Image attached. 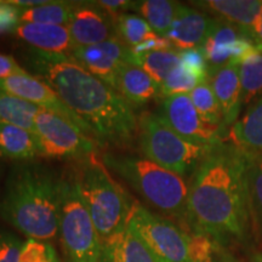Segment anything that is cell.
I'll use <instances>...</instances> for the list:
<instances>
[{
	"mask_svg": "<svg viewBox=\"0 0 262 262\" xmlns=\"http://www.w3.org/2000/svg\"><path fill=\"white\" fill-rule=\"evenodd\" d=\"M28 66L72 112L89 126L101 145L125 146L137 137L134 108L112 86L86 71L72 55L29 51Z\"/></svg>",
	"mask_w": 262,
	"mask_h": 262,
	"instance_id": "obj_1",
	"label": "cell"
},
{
	"mask_svg": "<svg viewBox=\"0 0 262 262\" xmlns=\"http://www.w3.org/2000/svg\"><path fill=\"white\" fill-rule=\"evenodd\" d=\"M250 157L237 148L217 147L193 175L188 195V224L221 244L242 241L248 232L247 169Z\"/></svg>",
	"mask_w": 262,
	"mask_h": 262,
	"instance_id": "obj_2",
	"label": "cell"
},
{
	"mask_svg": "<svg viewBox=\"0 0 262 262\" xmlns=\"http://www.w3.org/2000/svg\"><path fill=\"white\" fill-rule=\"evenodd\" d=\"M64 178L41 164H21L10 172L0 198V217L28 239L58 235Z\"/></svg>",
	"mask_w": 262,
	"mask_h": 262,
	"instance_id": "obj_3",
	"label": "cell"
},
{
	"mask_svg": "<svg viewBox=\"0 0 262 262\" xmlns=\"http://www.w3.org/2000/svg\"><path fill=\"white\" fill-rule=\"evenodd\" d=\"M102 162L163 214L188 222L189 187L181 176L142 157L106 153Z\"/></svg>",
	"mask_w": 262,
	"mask_h": 262,
	"instance_id": "obj_4",
	"label": "cell"
},
{
	"mask_svg": "<svg viewBox=\"0 0 262 262\" xmlns=\"http://www.w3.org/2000/svg\"><path fill=\"white\" fill-rule=\"evenodd\" d=\"M74 178L101 241L125 227L135 202L114 181L102 160L95 153L84 158Z\"/></svg>",
	"mask_w": 262,
	"mask_h": 262,
	"instance_id": "obj_5",
	"label": "cell"
},
{
	"mask_svg": "<svg viewBox=\"0 0 262 262\" xmlns=\"http://www.w3.org/2000/svg\"><path fill=\"white\" fill-rule=\"evenodd\" d=\"M137 140L145 158L181 178L192 175L215 148L189 142L159 117L143 112L137 117Z\"/></svg>",
	"mask_w": 262,
	"mask_h": 262,
	"instance_id": "obj_6",
	"label": "cell"
},
{
	"mask_svg": "<svg viewBox=\"0 0 262 262\" xmlns=\"http://www.w3.org/2000/svg\"><path fill=\"white\" fill-rule=\"evenodd\" d=\"M58 237L70 262H101L102 241L74 176L63 182Z\"/></svg>",
	"mask_w": 262,
	"mask_h": 262,
	"instance_id": "obj_7",
	"label": "cell"
},
{
	"mask_svg": "<svg viewBox=\"0 0 262 262\" xmlns=\"http://www.w3.org/2000/svg\"><path fill=\"white\" fill-rule=\"evenodd\" d=\"M39 156L47 158H86L95 153L96 141L70 120L47 110L39 111L34 122Z\"/></svg>",
	"mask_w": 262,
	"mask_h": 262,
	"instance_id": "obj_8",
	"label": "cell"
},
{
	"mask_svg": "<svg viewBox=\"0 0 262 262\" xmlns=\"http://www.w3.org/2000/svg\"><path fill=\"white\" fill-rule=\"evenodd\" d=\"M126 226L139 234L164 262H188V234L172 221L135 202Z\"/></svg>",
	"mask_w": 262,
	"mask_h": 262,
	"instance_id": "obj_9",
	"label": "cell"
},
{
	"mask_svg": "<svg viewBox=\"0 0 262 262\" xmlns=\"http://www.w3.org/2000/svg\"><path fill=\"white\" fill-rule=\"evenodd\" d=\"M159 117L168 126L189 142L211 148L222 146V126L212 125L203 119L188 94L165 97Z\"/></svg>",
	"mask_w": 262,
	"mask_h": 262,
	"instance_id": "obj_10",
	"label": "cell"
},
{
	"mask_svg": "<svg viewBox=\"0 0 262 262\" xmlns=\"http://www.w3.org/2000/svg\"><path fill=\"white\" fill-rule=\"evenodd\" d=\"M0 90L19 98H24L28 102L37 104L42 110H47L49 112H52L70 120L71 123L80 127L88 136H90L94 140L89 126L66 106L63 101L47 83H44L34 75L27 73L2 79L0 80Z\"/></svg>",
	"mask_w": 262,
	"mask_h": 262,
	"instance_id": "obj_11",
	"label": "cell"
},
{
	"mask_svg": "<svg viewBox=\"0 0 262 262\" xmlns=\"http://www.w3.org/2000/svg\"><path fill=\"white\" fill-rule=\"evenodd\" d=\"M72 56L86 71L117 90V77L120 68L130 63L131 49L119 38L90 47H75Z\"/></svg>",
	"mask_w": 262,
	"mask_h": 262,
	"instance_id": "obj_12",
	"label": "cell"
},
{
	"mask_svg": "<svg viewBox=\"0 0 262 262\" xmlns=\"http://www.w3.org/2000/svg\"><path fill=\"white\" fill-rule=\"evenodd\" d=\"M67 27L75 47H90L118 38L116 21L97 2L74 3Z\"/></svg>",
	"mask_w": 262,
	"mask_h": 262,
	"instance_id": "obj_13",
	"label": "cell"
},
{
	"mask_svg": "<svg viewBox=\"0 0 262 262\" xmlns=\"http://www.w3.org/2000/svg\"><path fill=\"white\" fill-rule=\"evenodd\" d=\"M254 47V42L245 37L241 29L227 21L216 18L214 27L202 49L208 62L209 72H211L229 62L238 63Z\"/></svg>",
	"mask_w": 262,
	"mask_h": 262,
	"instance_id": "obj_14",
	"label": "cell"
},
{
	"mask_svg": "<svg viewBox=\"0 0 262 262\" xmlns=\"http://www.w3.org/2000/svg\"><path fill=\"white\" fill-rule=\"evenodd\" d=\"M215 21L216 18L209 17L198 10L179 4L166 38L180 50L202 48L214 27Z\"/></svg>",
	"mask_w": 262,
	"mask_h": 262,
	"instance_id": "obj_15",
	"label": "cell"
},
{
	"mask_svg": "<svg viewBox=\"0 0 262 262\" xmlns=\"http://www.w3.org/2000/svg\"><path fill=\"white\" fill-rule=\"evenodd\" d=\"M14 34L28 44L33 50L47 54L72 55L75 48L67 26L21 22Z\"/></svg>",
	"mask_w": 262,
	"mask_h": 262,
	"instance_id": "obj_16",
	"label": "cell"
},
{
	"mask_svg": "<svg viewBox=\"0 0 262 262\" xmlns=\"http://www.w3.org/2000/svg\"><path fill=\"white\" fill-rule=\"evenodd\" d=\"M212 91L220 104L224 126L237 122L242 106V88L239 80V64L229 62L217 70L209 72Z\"/></svg>",
	"mask_w": 262,
	"mask_h": 262,
	"instance_id": "obj_17",
	"label": "cell"
},
{
	"mask_svg": "<svg viewBox=\"0 0 262 262\" xmlns=\"http://www.w3.org/2000/svg\"><path fill=\"white\" fill-rule=\"evenodd\" d=\"M101 262H164L130 227L102 242Z\"/></svg>",
	"mask_w": 262,
	"mask_h": 262,
	"instance_id": "obj_18",
	"label": "cell"
},
{
	"mask_svg": "<svg viewBox=\"0 0 262 262\" xmlns=\"http://www.w3.org/2000/svg\"><path fill=\"white\" fill-rule=\"evenodd\" d=\"M193 4L219 15L224 21L241 29L250 40L254 25L262 8L261 0H204Z\"/></svg>",
	"mask_w": 262,
	"mask_h": 262,
	"instance_id": "obj_19",
	"label": "cell"
},
{
	"mask_svg": "<svg viewBox=\"0 0 262 262\" xmlns=\"http://www.w3.org/2000/svg\"><path fill=\"white\" fill-rule=\"evenodd\" d=\"M234 148L249 157H262V96L254 101L229 133Z\"/></svg>",
	"mask_w": 262,
	"mask_h": 262,
	"instance_id": "obj_20",
	"label": "cell"
},
{
	"mask_svg": "<svg viewBox=\"0 0 262 262\" xmlns=\"http://www.w3.org/2000/svg\"><path fill=\"white\" fill-rule=\"evenodd\" d=\"M117 91L131 106H142L160 96V85L140 67L125 63L118 73Z\"/></svg>",
	"mask_w": 262,
	"mask_h": 262,
	"instance_id": "obj_21",
	"label": "cell"
},
{
	"mask_svg": "<svg viewBox=\"0 0 262 262\" xmlns=\"http://www.w3.org/2000/svg\"><path fill=\"white\" fill-rule=\"evenodd\" d=\"M0 156L9 159H32L39 156L37 137L11 124L0 123Z\"/></svg>",
	"mask_w": 262,
	"mask_h": 262,
	"instance_id": "obj_22",
	"label": "cell"
},
{
	"mask_svg": "<svg viewBox=\"0 0 262 262\" xmlns=\"http://www.w3.org/2000/svg\"><path fill=\"white\" fill-rule=\"evenodd\" d=\"M40 110L37 104L0 90V123L11 124L34 134L35 117Z\"/></svg>",
	"mask_w": 262,
	"mask_h": 262,
	"instance_id": "obj_23",
	"label": "cell"
},
{
	"mask_svg": "<svg viewBox=\"0 0 262 262\" xmlns=\"http://www.w3.org/2000/svg\"><path fill=\"white\" fill-rule=\"evenodd\" d=\"M238 64L242 104H250L255 98L262 96V51L254 47Z\"/></svg>",
	"mask_w": 262,
	"mask_h": 262,
	"instance_id": "obj_24",
	"label": "cell"
},
{
	"mask_svg": "<svg viewBox=\"0 0 262 262\" xmlns=\"http://www.w3.org/2000/svg\"><path fill=\"white\" fill-rule=\"evenodd\" d=\"M178 6L179 3L170 0H143L134 2L133 9L139 12L156 34L166 38Z\"/></svg>",
	"mask_w": 262,
	"mask_h": 262,
	"instance_id": "obj_25",
	"label": "cell"
},
{
	"mask_svg": "<svg viewBox=\"0 0 262 262\" xmlns=\"http://www.w3.org/2000/svg\"><path fill=\"white\" fill-rule=\"evenodd\" d=\"M130 63L140 67L153 80L162 85L170 72L180 64V54L173 49L147 52V54H134L131 51Z\"/></svg>",
	"mask_w": 262,
	"mask_h": 262,
	"instance_id": "obj_26",
	"label": "cell"
},
{
	"mask_svg": "<svg viewBox=\"0 0 262 262\" xmlns=\"http://www.w3.org/2000/svg\"><path fill=\"white\" fill-rule=\"evenodd\" d=\"M74 3L50 0L35 8L21 9L22 24H41L68 26L73 12Z\"/></svg>",
	"mask_w": 262,
	"mask_h": 262,
	"instance_id": "obj_27",
	"label": "cell"
},
{
	"mask_svg": "<svg viewBox=\"0 0 262 262\" xmlns=\"http://www.w3.org/2000/svg\"><path fill=\"white\" fill-rule=\"evenodd\" d=\"M247 183L250 217L262 232V157H250Z\"/></svg>",
	"mask_w": 262,
	"mask_h": 262,
	"instance_id": "obj_28",
	"label": "cell"
},
{
	"mask_svg": "<svg viewBox=\"0 0 262 262\" xmlns=\"http://www.w3.org/2000/svg\"><path fill=\"white\" fill-rule=\"evenodd\" d=\"M118 38L130 49L137 47L156 34L149 25L139 15L123 14L116 19Z\"/></svg>",
	"mask_w": 262,
	"mask_h": 262,
	"instance_id": "obj_29",
	"label": "cell"
},
{
	"mask_svg": "<svg viewBox=\"0 0 262 262\" xmlns=\"http://www.w3.org/2000/svg\"><path fill=\"white\" fill-rule=\"evenodd\" d=\"M193 104L195 110L203 117V119L212 125L224 127V119L220 104L217 102L210 83L208 80L201 83L192 93H189Z\"/></svg>",
	"mask_w": 262,
	"mask_h": 262,
	"instance_id": "obj_30",
	"label": "cell"
},
{
	"mask_svg": "<svg viewBox=\"0 0 262 262\" xmlns=\"http://www.w3.org/2000/svg\"><path fill=\"white\" fill-rule=\"evenodd\" d=\"M201 83H204V81L199 80L194 74L188 72L180 63L178 67L170 72L164 83L160 85V96L165 98L173 95L189 94Z\"/></svg>",
	"mask_w": 262,
	"mask_h": 262,
	"instance_id": "obj_31",
	"label": "cell"
},
{
	"mask_svg": "<svg viewBox=\"0 0 262 262\" xmlns=\"http://www.w3.org/2000/svg\"><path fill=\"white\" fill-rule=\"evenodd\" d=\"M19 262H61L50 242L27 239L22 245Z\"/></svg>",
	"mask_w": 262,
	"mask_h": 262,
	"instance_id": "obj_32",
	"label": "cell"
},
{
	"mask_svg": "<svg viewBox=\"0 0 262 262\" xmlns=\"http://www.w3.org/2000/svg\"><path fill=\"white\" fill-rule=\"evenodd\" d=\"M180 63L192 74H194L199 80H208V62H206L204 51L202 48L187 49V50H180Z\"/></svg>",
	"mask_w": 262,
	"mask_h": 262,
	"instance_id": "obj_33",
	"label": "cell"
},
{
	"mask_svg": "<svg viewBox=\"0 0 262 262\" xmlns=\"http://www.w3.org/2000/svg\"><path fill=\"white\" fill-rule=\"evenodd\" d=\"M22 245L17 235L0 227V262H19Z\"/></svg>",
	"mask_w": 262,
	"mask_h": 262,
	"instance_id": "obj_34",
	"label": "cell"
},
{
	"mask_svg": "<svg viewBox=\"0 0 262 262\" xmlns=\"http://www.w3.org/2000/svg\"><path fill=\"white\" fill-rule=\"evenodd\" d=\"M21 24V9L17 6L3 2L0 5V34L15 32Z\"/></svg>",
	"mask_w": 262,
	"mask_h": 262,
	"instance_id": "obj_35",
	"label": "cell"
},
{
	"mask_svg": "<svg viewBox=\"0 0 262 262\" xmlns=\"http://www.w3.org/2000/svg\"><path fill=\"white\" fill-rule=\"evenodd\" d=\"M173 45L168 38L160 37L158 34H155L153 37L146 39L145 41L141 42L140 45L131 49L134 54H147V52L160 51V50H170Z\"/></svg>",
	"mask_w": 262,
	"mask_h": 262,
	"instance_id": "obj_36",
	"label": "cell"
},
{
	"mask_svg": "<svg viewBox=\"0 0 262 262\" xmlns=\"http://www.w3.org/2000/svg\"><path fill=\"white\" fill-rule=\"evenodd\" d=\"M28 72L24 70L16 60L10 55L0 54V80L15 75L27 74Z\"/></svg>",
	"mask_w": 262,
	"mask_h": 262,
	"instance_id": "obj_37",
	"label": "cell"
},
{
	"mask_svg": "<svg viewBox=\"0 0 262 262\" xmlns=\"http://www.w3.org/2000/svg\"><path fill=\"white\" fill-rule=\"evenodd\" d=\"M97 4L116 21L120 15L125 14L124 12L125 10L133 9L134 2H129V0H101V2H97Z\"/></svg>",
	"mask_w": 262,
	"mask_h": 262,
	"instance_id": "obj_38",
	"label": "cell"
},
{
	"mask_svg": "<svg viewBox=\"0 0 262 262\" xmlns=\"http://www.w3.org/2000/svg\"><path fill=\"white\" fill-rule=\"evenodd\" d=\"M251 41L254 42L255 47L262 51V8L254 25L253 33H251Z\"/></svg>",
	"mask_w": 262,
	"mask_h": 262,
	"instance_id": "obj_39",
	"label": "cell"
},
{
	"mask_svg": "<svg viewBox=\"0 0 262 262\" xmlns=\"http://www.w3.org/2000/svg\"><path fill=\"white\" fill-rule=\"evenodd\" d=\"M212 262H239V261L220 247L217 249V251H216L215 257L214 260H212Z\"/></svg>",
	"mask_w": 262,
	"mask_h": 262,
	"instance_id": "obj_40",
	"label": "cell"
},
{
	"mask_svg": "<svg viewBox=\"0 0 262 262\" xmlns=\"http://www.w3.org/2000/svg\"><path fill=\"white\" fill-rule=\"evenodd\" d=\"M249 262H262V251H257L251 255L249 258Z\"/></svg>",
	"mask_w": 262,
	"mask_h": 262,
	"instance_id": "obj_41",
	"label": "cell"
},
{
	"mask_svg": "<svg viewBox=\"0 0 262 262\" xmlns=\"http://www.w3.org/2000/svg\"><path fill=\"white\" fill-rule=\"evenodd\" d=\"M2 3H3V2H0V5H2Z\"/></svg>",
	"mask_w": 262,
	"mask_h": 262,
	"instance_id": "obj_42",
	"label": "cell"
}]
</instances>
